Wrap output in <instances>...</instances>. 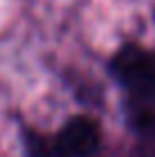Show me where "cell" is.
Here are the masks:
<instances>
[{"label": "cell", "mask_w": 155, "mask_h": 157, "mask_svg": "<svg viewBox=\"0 0 155 157\" xmlns=\"http://www.w3.org/2000/svg\"><path fill=\"white\" fill-rule=\"evenodd\" d=\"M151 62L153 52L139 46H126L112 59V73L128 89H146L151 86Z\"/></svg>", "instance_id": "obj_1"}, {"label": "cell", "mask_w": 155, "mask_h": 157, "mask_svg": "<svg viewBox=\"0 0 155 157\" xmlns=\"http://www.w3.org/2000/svg\"><path fill=\"white\" fill-rule=\"evenodd\" d=\"M151 89H155V52H153V62H151Z\"/></svg>", "instance_id": "obj_5"}, {"label": "cell", "mask_w": 155, "mask_h": 157, "mask_svg": "<svg viewBox=\"0 0 155 157\" xmlns=\"http://www.w3.org/2000/svg\"><path fill=\"white\" fill-rule=\"evenodd\" d=\"M126 118L141 137H155V89H130L126 100Z\"/></svg>", "instance_id": "obj_3"}, {"label": "cell", "mask_w": 155, "mask_h": 157, "mask_svg": "<svg viewBox=\"0 0 155 157\" xmlns=\"http://www.w3.org/2000/svg\"><path fill=\"white\" fill-rule=\"evenodd\" d=\"M100 139L98 123L89 116H73L57 134V141L68 157H94L100 148Z\"/></svg>", "instance_id": "obj_2"}, {"label": "cell", "mask_w": 155, "mask_h": 157, "mask_svg": "<svg viewBox=\"0 0 155 157\" xmlns=\"http://www.w3.org/2000/svg\"><path fill=\"white\" fill-rule=\"evenodd\" d=\"M25 150H28V157H68V153L57 141V137L50 139L39 132L25 134Z\"/></svg>", "instance_id": "obj_4"}]
</instances>
